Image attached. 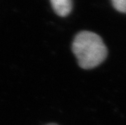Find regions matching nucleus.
Segmentation results:
<instances>
[{
    "label": "nucleus",
    "mask_w": 126,
    "mask_h": 125,
    "mask_svg": "<svg viewBox=\"0 0 126 125\" xmlns=\"http://www.w3.org/2000/svg\"><path fill=\"white\" fill-rule=\"evenodd\" d=\"M79 66L85 69H93L103 63L107 56V48L97 34L82 31L76 36L73 45Z\"/></svg>",
    "instance_id": "obj_1"
},
{
    "label": "nucleus",
    "mask_w": 126,
    "mask_h": 125,
    "mask_svg": "<svg viewBox=\"0 0 126 125\" xmlns=\"http://www.w3.org/2000/svg\"><path fill=\"white\" fill-rule=\"evenodd\" d=\"M51 6L56 14L61 17H66L71 12L73 0H50Z\"/></svg>",
    "instance_id": "obj_2"
},
{
    "label": "nucleus",
    "mask_w": 126,
    "mask_h": 125,
    "mask_svg": "<svg viewBox=\"0 0 126 125\" xmlns=\"http://www.w3.org/2000/svg\"><path fill=\"white\" fill-rule=\"evenodd\" d=\"M112 3L117 11L126 13V0H111Z\"/></svg>",
    "instance_id": "obj_3"
},
{
    "label": "nucleus",
    "mask_w": 126,
    "mask_h": 125,
    "mask_svg": "<svg viewBox=\"0 0 126 125\" xmlns=\"http://www.w3.org/2000/svg\"><path fill=\"white\" fill-rule=\"evenodd\" d=\"M45 125H58L57 124H54V123H51V124H45Z\"/></svg>",
    "instance_id": "obj_4"
}]
</instances>
